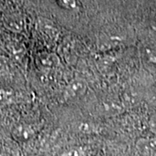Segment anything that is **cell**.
I'll return each mask as SVG.
<instances>
[{
  "label": "cell",
  "mask_w": 156,
  "mask_h": 156,
  "mask_svg": "<svg viewBox=\"0 0 156 156\" xmlns=\"http://www.w3.org/2000/svg\"><path fill=\"white\" fill-rule=\"evenodd\" d=\"M87 90V85L83 81L75 80L68 85L64 91V96L67 100H75L81 97Z\"/></svg>",
  "instance_id": "obj_1"
},
{
  "label": "cell",
  "mask_w": 156,
  "mask_h": 156,
  "mask_svg": "<svg viewBox=\"0 0 156 156\" xmlns=\"http://www.w3.org/2000/svg\"><path fill=\"white\" fill-rule=\"evenodd\" d=\"M35 130L31 125L29 124H19L13 129V136L19 140H26L30 139L34 135Z\"/></svg>",
  "instance_id": "obj_2"
},
{
  "label": "cell",
  "mask_w": 156,
  "mask_h": 156,
  "mask_svg": "<svg viewBox=\"0 0 156 156\" xmlns=\"http://www.w3.org/2000/svg\"><path fill=\"white\" fill-rule=\"evenodd\" d=\"M15 99V94L11 89L0 88V108L11 104Z\"/></svg>",
  "instance_id": "obj_3"
},
{
  "label": "cell",
  "mask_w": 156,
  "mask_h": 156,
  "mask_svg": "<svg viewBox=\"0 0 156 156\" xmlns=\"http://www.w3.org/2000/svg\"><path fill=\"white\" fill-rule=\"evenodd\" d=\"M56 2L65 10L76 11L79 9V3L77 0H56Z\"/></svg>",
  "instance_id": "obj_4"
},
{
  "label": "cell",
  "mask_w": 156,
  "mask_h": 156,
  "mask_svg": "<svg viewBox=\"0 0 156 156\" xmlns=\"http://www.w3.org/2000/svg\"><path fill=\"white\" fill-rule=\"evenodd\" d=\"M0 156H3V155H2V154H1V153H0Z\"/></svg>",
  "instance_id": "obj_5"
}]
</instances>
